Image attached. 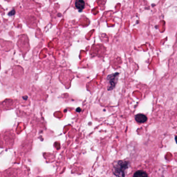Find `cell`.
I'll return each mask as SVG.
<instances>
[{"label":"cell","mask_w":177,"mask_h":177,"mask_svg":"<svg viewBox=\"0 0 177 177\" xmlns=\"http://www.w3.org/2000/svg\"><path fill=\"white\" fill-rule=\"evenodd\" d=\"M130 163L128 161H118L113 166V173L116 177H125V171L129 168Z\"/></svg>","instance_id":"1"},{"label":"cell","mask_w":177,"mask_h":177,"mask_svg":"<svg viewBox=\"0 0 177 177\" xmlns=\"http://www.w3.org/2000/svg\"><path fill=\"white\" fill-rule=\"evenodd\" d=\"M118 75H119V73L116 72L115 73L110 74L107 76V80L109 83V85L107 86V90L109 91L112 90L115 87V86L118 81Z\"/></svg>","instance_id":"2"},{"label":"cell","mask_w":177,"mask_h":177,"mask_svg":"<svg viewBox=\"0 0 177 177\" xmlns=\"http://www.w3.org/2000/svg\"><path fill=\"white\" fill-rule=\"evenodd\" d=\"M136 122L139 124L145 123L148 121V117L142 113H139L134 116Z\"/></svg>","instance_id":"3"},{"label":"cell","mask_w":177,"mask_h":177,"mask_svg":"<svg viewBox=\"0 0 177 177\" xmlns=\"http://www.w3.org/2000/svg\"><path fill=\"white\" fill-rule=\"evenodd\" d=\"M75 6L76 8L79 10V12H82L85 6L84 0H76Z\"/></svg>","instance_id":"4"},{"label":"cell","mask_w":177,"mask_h":177,"mask_svg":"<svg viewBox=\"0 0 177 177\" xmlns=\"http://www.w3.org/2000/svg\"><path fill=\"white\" fill-rule=\"evenodd\" d=\"M133 176L134 177H148V175L147 172H145V171L142 170H138V171L135 172Z\"/></svg>","instance_id":"5"}]
</instances>
